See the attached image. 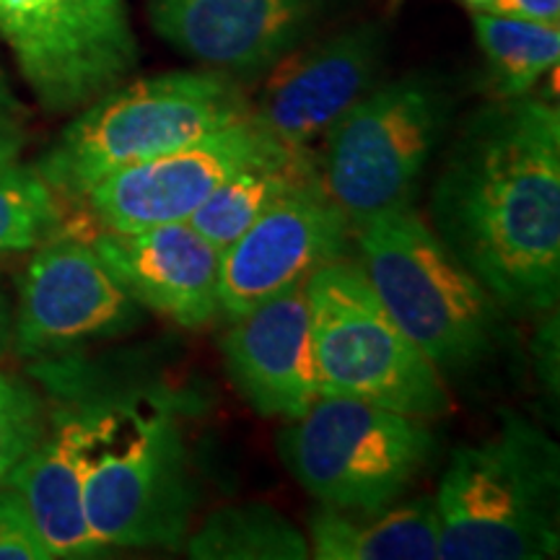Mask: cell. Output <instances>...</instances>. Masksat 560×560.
Returning a JSON list of instances; mask_svg holds the SVG:
<instances>
[{
    "instance_id": "cell-1",
    "label": "cell",
    "mask_w": 560,
    "mask_h": 560,
    "mask_svg": "<svg viewBox=\"0 0 560 560\" xmlns=\"http://www.w3.org/2000/svg\"><path fill=\"white\" fill-rule=\"evenodd\" d=\"M431 229L503 312H556L560 293V115L545 100L472 112L431 187Z\"/></svg>"
},
{
    "instance_id": "cell-2",
    "label": "cell",
    "mask_w": 560,
    "mask_h": 560,
    "mask_svg": "<svg viewBox=\"0 0 560 560\" xmlns=\"http://www.w3.org/2000/svg\"><path fill=\"white\" fill-rule=\"evenodd\" d=\"M81 416L83 509L107 550H177L198 503L177 405L136 389L75 405Z\"/></svg>"
},
{
    "instance_id": "cell-3",
    "label": "cell",
    "mask_w": 560,
    "mask_h": 560,
    "mask_svg": "<svg viewBox=\"0 0 560 560\" xmlns=\"http://www.w3.org/2000/svg\"><path fill=\"white\" fill-rule=\"evenodd\" d=\"M560 450L503 410L490 436L452 452L439 493V560H545L560 548Z\"/></svg>"
},
{
    "instance_id": "cell-4",
    "label": "cell",
    "mask_w": 560,
    "mask_h": 560,
    "mask_svg": "<svg viewBox=\"0 0 560 560\" xmlns=\"http://www.w3.org/2000/svg\"><path fill=\"white\" fill-rule=\"evenodd\" d=\"M350 240L384 310L441 371L465 374L499 353L506 312L412 206L355 223Z\"/></svg>"
},
{
    "instance_id": "cell-5",
    "label": "cell",
    "mask_w": 560,
    "mask_h": 560,
    "mask_svg": "<svg viewBox=\"0 0 560 560\" xmlns=\"http://www.w3.org/2000/svg\"><path fill=\"white\" fill-rule=\"evenodd\" d=\"M247 115L249 100L219 70L149 75L86 104L34 166L60 198L81 200L109 174L182 149Z\"/></svg>"
},
{
    "instance_id": "cell-6",
    "label": "cell",
    "mask_w": 560,
    "mask_h": 560,
    "mask_svg": "<svg viewBox=\"0 0 560 560\" xmlns=\"http://www.w3.org/2000/svg\"><path fill=\"white\" fill-rule=\"evenodd\" d=\"M322 395L433 420L452 410L444 371L389 317L361 265H322L304 283Z\"/></svg>"
},
{
    "instance_id": "cell-7",
    "label": "cell",
    "mask_w": 560,
    "mask_h": 560,
    "mask_svg": "<svg viewBox=\"0 0 560 560\" xmlns=\"http://www.w3.org/2000/svg\"><path fill=\"white\" fill-rule=\"evenodd\" d=\"M450 94L425 75L374 86L325 136L322 192L355 223L408 208L450 128Z\"/></svg>"
},
{
    "instance_id": "cell-8",
    "label": "cell",
    "mask_w": 560,
    "mask_h": 560,
    "mask_svg": "<svg viewBox=\"0 0 560 560\" xmlns=\"http://www.w3.org/2000/svg\"><path fill=\"white\" fill-rule=\"evenodd\" d=\"M285 470L322 506L380 511L397 503L436 454L425 420L322 395L278 433Z\"/></svg>"
},
{
    "instance_id": "cell-9",
    "label": "cell",
    "mask_w": 560,
    "mask_h": 560,
    "mask_svg": "<svg viewBox=\"0 0 560 560\" xmlns=\"http://www.w3.org/2000/svg\"><path fill=\"white\" fill-rule=\"evenodd\" d=\"M0 39L55 115L83 109L138 66L125 0H0Z\"/></svg>"
},
{
    "instance_id": "cell-10",
    "label": "cell",
    "mask_w": 560,
    "mask_h": 560,
    "mask_svg": "<svg viewBox=\"0 0 560 560\" xmlns=\"http://www.w3.org/2000/svg\"><path fill=\"white\" fill-rule=\"evenodd\" d=\"M32 252L13 304V348L24 359H58L128 335L143 322L145 310L91 242L62 229Z\"/></svg>"
},
{
    "instance_id": "cell-11",
    "label": "cell",
    "mask_w": 560,
    "mask_h": 560,
    "mask_svg": "<svg viewBox=\"0 0 560 560\" xmlns=\"http://www.w3.org/2000/svg\"><path fill=\"white\" fill-rule=\"evenodd\" d=\"M280 149L289 145L272 138L255 115H247L182 149L109 174L81 200L104 229L122 234L190 221L231 174Z\"/></svg>"
},
{
    "instance_id": "cell-12",
    "label": "cell",
    "mask_w": 560,
    "mask_h": 560,
    "mask_svg": "<svg viewBox=\"0 0 560 560\" xmlns=\"http://www.w3.org/2000/svg\"><path fill=\"white\" fill-rule=\"evenodd\" d=\"M350 234V221L322 187L276 202L221 249V317L234 319L278 293L304 285L322 265L346 257Z\"/></svg>"
},
{
    "instance_id": "cell-13",
    "label": "cell",
    "mask_w": 560,
    "mask_h": 560,
    "mask_svg": "<svg viewBox=\"0 0 560 560\" xmlns=\"http://www.w3.org/2000/svg\"><path fill=\"white\" fill-rule=\"evenodd\" d=\"M384 32L359 24L335 37L285 52L265 81L255 120L289 149L312 151L361 96L376 86Z\"/></svg>"
},
{
    "instance_id": "cell-14",
    "label": "cell",
    "mask_w": 560,
    "mask_h": 560,
    "mask_svg": "<svg viewBox=\"0 0 560 560\" xmlns=\"http://www.w3.org/2000/svg\"><path fill=\"white\" fill-rule=\"evenodd\" d=\"M221 355L234 389L262 418L296 420L322 397L304 285L229 319Z\"/></svg>"
},
{
    "instance_id": "cell-15",
    "label": "cell",
    "mask_w": 560,
    "mask_h": 560,
    "mask_svg": "<svg viewBox=\"0 0 560 560\" xmlns=\"http://www.w3.org/2000/svg\"><path fill=\"white\" fill-rule=\"evenodd\" d=\"M96 255L143 310L185 330H202L221 317V249L190 221L91 236Z\"/></svg>"
},
{
    "instance_id": "cell-16",
    "label": "cell",
    "mask_w": 560,
    "mask_h": 560,
    "mask_svg": "<svg viewBox=\"0 0 560 560\" xmlns=\"http://www.w3.org/2000/svg\"><path fill=\"white\" fill-rule=\"evenodd\" d=\"M317 9L319 0H159L151 24L187 58L249 79L296 47Z\"/></svg>"
},
{
    "instance_id": "cell-17",
    "label": "cell",
    "mask_w": 560,
    "mask_h": 560,
    "mask_svg": "<svg viewBox=\"0 0 560 560\" xmlns=\"http://www.w3.org/2000/svg\"><path fill=\"white\" fill-rule=\"evenodd\" d=\"M52 558H102L107 548L94 540L83 509L81 486V416L62 408L47 416L42 439L9 472Z\"/></svg>"
},
{
    "instance_id": "cell-18",
    "label": "cell",
    "mask_w": 560,
    "mask_h": 560,
    "mask_svg": "<svg viewBox=\"0 0 560 560\" xmlns=\"http://www.w3.org/2000/svg\"><path fill=\"white\" fill-rule=\"evenodd\" d=\"M306 540L317 560H439L436 503L420 495L366 514L322 506Z\"/></svg>"
},
{
    "instance_id": "cell-19",
    "label": "cell",
    "mask_w": 560,
    "mask_h": 560,
    "mask_svg": "<svg viewBox=\"0 0 560 560\" xmlns=\"http://www.w3.org/2000/svg\"><path fill=\"white\" fill-rule=\"evenodd\" d=\"M319 185L317 153L280 149L244 166L215 187V192L190 215V223L213 247H229L262 213L299 190Z\"/></svg>"
},
{
    "instance_id": "cell-20",
    "label": "cell",
    "mask_w": 560,
    "mask_h": 560,
    "mask_svg": "<svg viewBox=\"0 0 560 560\" xmlns=\"http://www.w3.org/2000/svg\"><path fill=\"white\" fill-rule=\"evenodd\" d=\"M187 556L198 560H306L310 540L296 524L268 503H240L208 514L185 537Z\"/></svg>"
},
{
    "instance_id": "cell-21",
    "label": "cell",
    "mask_w": 560,
    "mask_h": 560,
    "mask_svg": "<svg viewBox=\"0 0 560 560\" xmlns=\"http://www.w3.org/2000/svg\"><path fill=\"white\" fill-rule=\"evenodd\" d=\"M475 39L488 66V86L495 100H520L558 68L560 26L540 21L475 13Z\"/></svg>"
},
{
    "instance_id": "cell-22",
    "label": "cell",
    "mask_w": 560,
    "mask_h": 560,
    "mask_svg": "<svg viewBox=\"0 0 560 560\" xmlns=\"http://www.w3.org/2000/svg\"><path fill=\"white\" fill-rule=\"evenodd\" d=\"M62 229V198L37 166L21 161L0 166V255L37 249Z\"/></svg>"
},
{
    "instance_id": "cell-23",
    "label": "cell",
    "mask_w": 560,
    "mask_h": 560,
    "mask_svg": "<svg viewBox=\"0 0 560 560\" xmlns=\"http://www.w3.org/2000/svg\"><path fill=\"white\" fill-rule=\"evenodd\" d=\"M47 429V410L32 384L0 371V486Z\"/></svg>"
},
{
    "instance_id": "cell-24",
    "label": "cell",
    "mask_w": 560,
    "mask_h": 560,
    "mask_svg": "<svg viewBox=\"0 0 560 560\" xmlns=\"http://www.w3.org/2000/svg\"><path fill=\"white\" fill-rule=\"evenodd\" d=\"M0 560H52L24 499L11 486L0 488Z\"/></svg>"
},
{
    "instance_id": "cell-25",
    "label": "cell",
    "mask_w": 560,
    "mask_h": 560,
    "mask_svg": "<svg viewBox=\"0 0 560 560\" xmlns=\"http://www.w3.org/2000/svg\"><path fill=\"white\" fill-rule=\"evenodd\" d=\"M482 11L495 13V16L527 19L560 26V0H490Z\"/></svg>"
},
{
    "instance_id": "cell-26",
    "label": "cell",
    "mask_w": 560,
    "mask_h": 560,
    "mask_svg": "<svg viewBox=\"0 0 560 560\" xmlns=\"http://www.w3.org/2000/svg\"><path fill=\"white\" fill-rule=\"evenodd\" d=\"M24 143L26 136L21 130V120H0V166L19 161Z\"/></svg>"
},
{
    "instance_id": "cell-27",
    "label": "cell",
    "mask_w": 560,
    "mask_h": 560,
    "mask_svg": "<svg viewBox=\"0 0 560 560\" xmlns=\"http://www.w3.org/2000/svg\"><path fill=\"white\" fill-rule=\"evenodd\" d=\"M13 350V301L0 280V361Z\"/></svg>"
},
{
    "instance_id": "cell-28",
    "label": "cell",
    "mask_w": 560,
    "mask_h": 560,
    "mask_svg": "<svg viewBox=\"0 0 560 560\" xmlns=\"http://www.w3.org/2000/svg\"><path fill=\"white\" fill-rule=\"evenodd\" d=\"M21 117H24V107H21L3 70H0V120H21Z\"/></svg>"
},
{
    "instance_id": "cell-29",
    "label": "cell",
    "mask_w": 560,
    "mask_h": 560,
    "mask_svg": "<svg viewBox=\"0 0 560 560\" xmlns=\"http://www.w3.org/2000/svg\"><path fill=\"white\" fill-rule=\"evenodd\" d=\"M462 3L470 5L472 11H482V9H486V5L490 3V0H462Z\"/></svg>"
},
{
    "instance_id": "cell-30",
    "label": "cell",
    "mask_w": 560,
    "mask_h": 560,
    "mask_svg": "<svg viewBox=\"0 0 560 560\" xmlns=\"http://www.w3.org/2000/svg\"><path fill=\"white\" fill-rule=\"evenodd\" d=\"M397 3H402V0H392V5H397Z\"/></svg>"
}]
</instances>
